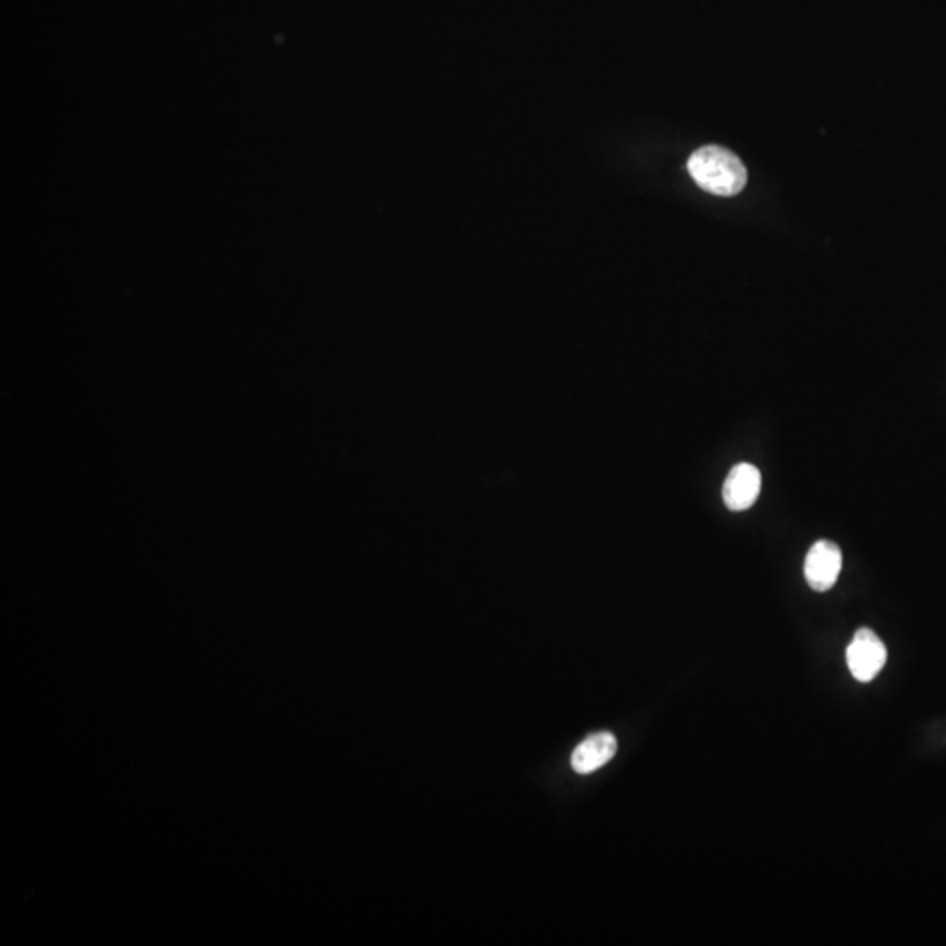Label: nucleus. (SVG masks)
<instances>
[{
	"label": "nucleus",
	"mask_w": 946,
	"mask_h": 946,
	"mask_svg": "<svg viewBox=\"0 0 946 946\" xmlns=\"http://www.w3.org/2000/svg\"><path fill=\"white\" fill-rule=\"evenodd\" d=\"M687 171L696 185L720 197H733L747 185L746 165L726 147H700L687 162Z\"/></svg>",
	"instance_id": "obj_1"
},
{
	"label": "nucleus",
	"mask_w": 946,
	"mask_h": 946,
	"mask_svg": "<svg viewBox=\"0 0 946 946\" xmlns=\"http://www.w3.org/2000/svg\"><path fill=\"white\" fill-rule=\"evenodd\" d=\"M887 662V649L875 631L863 628L855 633L849 649L846 665L858 682H871Z\"/></svg>",
	"instance_id": "obj_2"
},
{
	"label": "nucleus",
	"mask_w": 946,
	"mask_h": 946,
	"mask_svg": "<svg viewBox=\"0 0 946 946\" xmlns=\"http://www.w3.org/2000/svg\"><path fill=\"white\" fill-rule=\"evenodd\" d=\"M842 551L834 542L819 541L804 559V578L813 590L825 593L836 584L842 572Z\"/></svg>",
	"instance_id": "obj_3"
},
{
	"label": "nucleus",
	"mask_w": 946,
	"mask_h": 946,
	"mask_svg": "<svg viewBox=\"0 0 946 946\" xmlns=\"http://www.w3.org/2000/svg\"><path fill=\"white\" fill-rule=\"evenodd\" d=\"M761 472L750 463L733 466L726 477L722 498L726 507L733 512L749 511L761 493Z\"/></svg>",
	"instance_id": "obj_4"
},
{
	"label": "nucleus",
	"mask_w": 946,
	"mask_h": 946,
	"mask_svg": "<svg viewBox=\"0 0 946 946\" xmlns=\"http://www.w3.org/2000/svg\"><path fill=\"white\" fill-rule=\"evenodd\" d=\"M617 752V740L608 731L590 734L589 738L575 749L572 755V767L580 775H589L593 771L604 768Z\"/></svg>",
	"instance_id": "obj_5"
}]
</instances>
